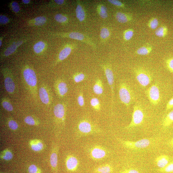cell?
I'll return each mask as SVG.
<instances>
[{
	"label": "cell",
	"mask_w": 173,
	"mask_h": 173,
	"mask_svg": "<svg viewBox=\"0 0 173 173\" xmlns=\"http://www.w3.org/2000/svg\"><path fill=\"white\" fill-rule=\"evenodd\" d=\"M23 76L28 88L35 94L37 89V79L34 71L30 67H26L23 70Z\"/></svg>",
	"instance_id": "6da1fadb"
},
{
	"label": "cell",
	"mask_w": 173,
	"mask_h": 173,
	"mask_svg": "<svg viewBox=\"0 0 173 173\" xmlns=\"http://www.w3.org/2000/svg\"><path fill=\"white\" fill-rule=\"evenodd\" d=\"M119 95L121 102L127 107H129L134 100L133 93L128 85L125 83L122 82L120 84Z\"/></svg>",
	"instance_id": "7a4b0ae2"
},
{
	"label": "cell",
	"mask_w": 173,
	"mask_h": 173,
	"mask_svg": "<svg viewBox=\"0 0 173 173\" xmlns=\"http://www.w3.org/2000/svg\"><path fill=\"white\" fill-rule=\"evenodd\" d=\"M78 136H86L99 133V130L89 120L83 119L79 122L77 127Z\"/></svg>",
	"instance_id": "3957f363"
},
{
	"label": "cell",
	"mask_w": 173,
	"mask_h": 173,
	"mask_svg": "<svg viewBox=\"0 0 173 173\" xmlns=\"http://www.w3.org/2000/svg\"><path fill=\"white\" fill-rule=\"evenodd\" d=\"M2 73L4 79L5 89L10 95L15 93L16 90V85L11 71L8 68H4L2 70Z\"/></svg>",
	"instance_id": "277c9868"
},
{
	"label": "cell",
	"mask_w": 173,
	"mask_h": 173,
	"mask_svg": "<svg viewBox=\"0 0 173 173\" xmlns=\"http://www.w3.org/2000/svg\"><path fill=\"white\" fill-rule=\"evenodd\" d=\"M55 35L81 41L86 44L91 46L94 49H96V46L90 37L82 33L77 32H71L68 33H57L54 34Z\"/></svg>",
	"instance_id": "5b68a950"
},
{
	"label": "cell",
	"mask_w": 173,
	"mask_h": 173,
	"mask_svg": "<svg viewBox=\"0 0 173 173\" xmlns=\"http://www.w3.org/2000/svg\"><path fill=\"white\" fill-rule=\"evenodd\" d=\"M122 145L125 148L132 150H137L145 149L150 145V140L144 139L136 141L120 140Z\"/></svg>",
	"instance_id": "8992f818"
},
{
	"label": "cell",
	"mask_w": 173,
	"mask_h": 173,
	"mask_svg": "<svg viewBox=\"0 0 173 173\" xmlns=\"http://www.w3.org/2000/svg\"><path fill=\"white\" fill-rule=\"evenodd\" d=\"M144 118V114L142 109L138 105L134 106L131 121L126 128L131 129L140 125Z\"/></svg>",
	"instance_id": "52a82bcc"
},
{
	"label": "cell",
	"mask_w": 173,
	"mask_h": 173,
	"mask_svg": "<svg viewBox=\"0 0 173 173\" xmlns=\"http://www.w3.org/2000/svg\"><path fill=\"white\" fill-rule=\"evenodd\" d=\"M134 74L137 80L143 87H146L152 81L151 75L145 70L136 69L134 71Z\"/></svg>",
	"instance_id": "ba28073f"
},
{
	"label": "cell",
	"mask_w": 173,
	"mask_h": 173,
	"mask_svg": "<svg viewBox=\"0 0 173 173\" xmlns=\"http://www.w3.org/2000/svg\"><path fill=\"white\" fill-rule=\"evenodd\" d=\"M146 92L147 96L151 104L156 105L160 102V92L157 84L153 85Z\"/></svg>",
	"instance_id": "9c48e42d"
},
{
	"label": "cell",
	"mask_w": 173,
	"mask_h": 173,
	"mask_svg": "<svg viewBox=\"0 0 173 173\" xmlns=\"http://www.w3.org/2000/svg\"><path fill=\"white\" fill-rule=\"evenodd\" d=\"M55 88L57 94L60 98L65 97L68 91L67 83L61 79H59L56 81L55 84Z\"/></svg>",
	"instance_id": "30bf717a"
},
{
	"label": "cell",
	"mask_w": 173,
	"mask_h": 173,
	"mask_svg": "<svg viewBox=\"0 0 173 173\" xmlns=\"http://www.w3.org/2000/svg\"><path fill=\"white\" fill-rule=\"evenodd\" d=\"M90 155L94 160H100L105 158L107 155L106 150L102 147L95 146L90 151Z\"/></svg>",
	"instance_id": "8fae6325"
},
{
	"label": "cell",
	"mask_w": 173,
	"mask_h": 173,
	"mask_svg": "<svg viewBox=\"0 0 173 173\" xmlns=\"http://www.w3.org/2000/svg\"><path fill=\"white\" fill-rule=\"evenodd\" d=\"M66 107L62 103H59L54 107V113L55 117L61 123L64 122L66 114Z\"/></svg>",
	"instance_id": "7c38bea8"
},
{
	"label": "cell",
	"mask_w": 173,
	"mask_h": 173,
	"mask_svg": "<svg viewBox=\"0 0 173 173\" xmlns=\"http://www.w3.org/2000/svg\"><path fill=\"white\" fill-rule=\"evenodd\" d=\"M76 47V45L74 44L67 45L60 53L55 64H57L66 59Z\"/></svg>",
	"instance_id": "4fadbf2b"
},
{
	"label": "cell",
	"mask_w": 173,
	"mask_h": 173,
	"mask_svg": "<svg viewBox=\"0 0 173 173\" xmlns=\"http://www.w3.org/2000/svg\"><path fill=\"white\" fill-rule=\"evenodd\" d=\"M103 68L104 69L108 82L111 89L113 102L114 96L113 86L114 82V78L113 71L110 66L107 65H103Z\"/></svg>",
	"instance_id": "5bb4252c"
},
{
	"label": "cell",
	"mask_w": 173,
	"mask_h": 173,
	"mask_svg": "<svg viewBox=\"0 0 173 173\" xmlns=\"http://www.w3.org/2000/svg\"><path fill=\"white\" fill-rule=\"evenodd\" d=\"M79 165L78 158L73 155L68 156L66 161V165L68 170L74 171L76 170Z\"/></svg>",
	"instance_id": "9a60e30c"
},
{
	"label": "cell",
	"mask_w": 173,
	"mask_h": 173,
	"mask_svg": "<svg viewBox=\"0 0 173 173\" xmlns=\"http://www.w3.org/2000/svg\"><path fill=\"white\" fill-rule=\"evenodd\" d=\"M39 95L41 102L44 104L48 105L50 103V92L45 86H42L39 90Z\"/></svg>",
	"instance_id": "2e32d148"
},
{
	"label": "cell",
	"mask_w": 173,
	"mask_h": 173,
	"mask_svg": "<svg viewBox=\"0 0 173 173\" xmlns=\"http://www.w3.org/2000/svg\"><path fill=\"white\" fill-rule=\"evenodd\" d=\"M23 43V41L14 42L4 51L2 55V58L7 57L15 52L17 48L22 45Z\"/></svg>",
	"instance_id": "e0dca14e"
},
{
	"label": "cell",
	"mask_w": 173,
	"mask_h": 173,
	"mask_svg": "<svg viewBox=\"0 0 173 173\" xmlns=\"http://www.w3.org/2000/svg\"><path fill=\"white\" fill-rule=\"evenodd\" d=\"M76 13V18L80 22H82L85 20L86 17L85 11L79 1L77 2Z\"/></svg>",
	"instance_id": "ac0fdd59"
},
{
	"label": "cell",
	"mask_w": 173,
	"mask_h": 173,
	"mask_svg": "<svg viewBox=\"0 0 173 173\" xmlns=\"http://www.w3.org/2000/svg\"><path fill=\"white\" fill-rule=\"evenodd\" d=\"M170 158L166 155H162L157 157L155 161L157 166L160 168L165 167L170 163Z\"/></svg>",
	"instance_id": "d6986e66"
},
{
	"label": "cell",
	"mask_w": 173,
	"mask_h": 173,
	"mask_svg": "<svg viewBox=\"0 0 173 173\" xmlns=\"http://www.w3.org/2000/svg\"><path fill=\"white\" fill-rule=\"evenodd\" d=\"M115 18L119 23H124L132 20L131 16L126 13L121 12H117L115 14Z\"/></svg>",
	"instance_id": "ffe728a7"
},
{
	"label": "cell",
	"mask_w": 173,
	"mask_h": 173,
	"mask_svg": "<svg viewBox=\"0 0 173 173\" xmlns=\"http://www.w3.org/2000/svg\"><path fill=\"white\" fill-rule=\"evenodd\" d=\"M93 90L95 94L98 95H102L104 92L102 82L99 79H97L93 87Z\"/></svg>",
	"instance_id": "44dd1931"
},
{
	"label": "cell",
	"mask_w": 173,
	"mask_h": 173,
	"mask_svg": "<svg viewBox=\"0 0 173 173\" xmlns=\"http://www.w3.org/2000/svg\"><path fill=\"white\" fill-rule=\"evenodd\" d=\"M30 145L32 149L35 151H39L43 148V144L42 142L38 139H34L30 142Z\"/></svg>",
	"instance_id": "7402d4cb"
},
{
	"label": "cell",
	"mask_w": 173,
	"mask_h": 173,
	"mask_svg": "<svg viewBox=\"0 0 173 173\" xmlns=\"http://www.w3.org/2000/svg\"><path fill=\"white\" fill-rule=\"evenodd\" d=\"M1 104L2 107L8 112H12L13 107L10 100L8 98L3 97L1 99Z\"/></svg>",
	"instance_id": "603a6c76"
},
{
	"label": "cell",
	"mask_w": 173,
	"mask_h": 173,
	"mask_svg": "<svg viewBox=\"0 0 173 173\" xmlns=\"http://www.w3.org/2000/svg\"><path fill=\"white\" fill-rule=\"evenodd\" d=\"M97 11L100 17L103 19H106L108 17L107 8L102 4H99L97 7Z\"/></svg>",
	"instance_id": "cb8c5ba5"
},
{
	"label": "cell",
	"mask_w": 173,
	"mask_h": 173,
	"mask_svg": "<svg viewBox=\"0 0 173 173\" xmlns=\"http://www.w3.org/2000/svg\"><path fill=\"white\" fill-rule=\"evenodd\" d=\"M173 123V110L168 113L165 118L163 125L164 128L169 127Z\"/></svg>",
	"instance_id": "d4e9b609"
},
{
	"label": "cell",
	"mask_w": 173,
	"mask_h": 173,
	"mask_svg": "<svg viewBox=\"0 0 173 173\" xmlns=\"http://www.w3.org/2000/svg\"><path fill=\"white\" fill-rule=\"evenodd\" d=\"M58 151V148L56 147L54 149V151L52 153L50 157L51 165L54 168H56L57 165Z\"/></svg>",
	"instance_id": "484cf974"
},
{
	"label": "cell",
	"mask_w": 173,
	"mask_h": 173,
	"mask_svg": "<svg viewBox=\"0 0 173 173\" xmlns=\"http://www.w3.org/2000/svg\"><path fill=\"white\" fill-rule=\"evenodd\" d=\"M112 171V167L109 164L100 166L95 170V172L97 173H111Z\"/></svg>",
	"instance_id": "4316f807"
},
{
	"label": "cell",
	"mask_w": 173,
	"mask_h": 173,
	"mask_svg": "<svg viewBox=\"0 0 173 173\" xmlns=\"http://www.w3.org/2000/svg\"><path fill=\"white\" fill-rule=\"evenodd\" d=\"M168 28L166 26H163L159 28L155 32V34L157 36L163 38L167 34Z\"/></svg>",
	"instance_id": "83f0119b"
},
{
	"label": "cell",
	"mask_w": 173,
	"mask_h": 173,
	"mask_svg": "<svg viewBox=\"0 0 173 173\" xmlns=\"http://www.w3.org/2000/svg\"><path fill=\"white\" fill-rule=\"evenodd\" d=\"M45 47V44L44 42L40 41L36 43L34 47V50L35 53L39 54L41 53L44 50Z\"/></svg>",
	"instance_id": "f1b7e54d"
},
{
	"label": "cell",
	"mask_w": 173,
	"mask_h": 173,
	"mask_svg": "<svg viewBox=\"0 0 173 173\" xmlns=\"http://www.w3.org/2000/svg\"><path fill=\"white\" fill-rule=\"evenodd\" d=\"M1 157L5 160L9 161L12 159L13 155L11 151L8 149H6L1 153Z\"/></svg>",
	"instance_id": "f546056e"
},
{
	"label": "cell",
	"mask_w": 173,
	"mask_h": 173,
	"mask_svg": "<svg viewBox=\"0 0 173 173\" xmlns=\"http://www.w3.org/2000/svg\"><path fill=\"white\" fill-rule=\"evenodd\" d=\"M152 50V48L150 47L143 46L138 50L137 53L140 55H146L149 54Z\"/></svg>",
	"instance_id": "4dcf8cb0"
},
{
	"label": "cell",
	"mask_w": 173,
	"mask_h": 173,
	"mask_svg": "<svg viewBox=\"0 0 173 173\" xmlns=\"http://www.w3.org/2000/svg\"><path fill=\"white\" fill-rule=\"evenodd\" d=\"M110 35V32L107 28L103 27L101 29L100 35L101 39L106 40L109 37Z\"/></svg>",
	"instance_id": "1f68e13d"
},
{
	"label": "cell",
	"mask_w": 173,
	"mask_h": 173,
	"mask_svg": "<svg viewBox=\"0 0 173 173\" xmlns=\"http://www.w3.org/2000/svg\"><path fill=\"white\" fill-rule=\"evenodd\" d=\"M33 24L36 26L44 25L46 22L47 19L44 17L40 16L35 18L32 20Z\"/></svg>",
	"instance_id": "d6a6232c"
},
{
	"label": "cell",
	"mask_w": 173,
	"mask_h": 173,
	"mask_svg": "<svg viewBox=\"0 0 173 173\" xmlns=\"http://www.w3.org/2000/svg\"><path fill=\"white\" fill-rule=\"evenodd\" d=\"M91 104L92 108L96 111H99L101 108V105L98 98L94 97L91 100Z\"/></svg>",
	"instance_id": "836d02e7"
},
{
	"label": "cell",
	"mask_w": 173,
	"mask_h": 173,
	"mask_svg": "<svg viewBox=\"0 0 173 173\" xmlns=\"http://www.w3.org/2000/svg\"><path fill=\"white\" fill-rule=\"evenodd\" d=\"M54 18L56 21L60 23H65L68 21V18L66 16L60 13L56 14Z\"/></svg>",
	"instance_id": "e575fe53"
},
{
	"label": "cell",
	"mask_w": 173,
	"mask_h": 173,
	"mask_svg": "<svg viewBox=\"0 0 173 173\" xmlns=\"http://www.w3.org/2000/svg\"><path fill=\"white\" fill-rule=\"evenodd\" d=\"M85 78V75L82 73H77L73 76L74 81L76 83L80 82L83 81Z\"/></svg>",
	"instance_id": "d590c367"
},
{
	"label": "cell",
	"mask_w": 173,
	"mask_h": 173,
	"mask_svg": "<svg viewBox=\"0 0 173 173\" xmlns=\"http://www.w3.org/2000/svg\"><path fill=\"white\" fill-rule=\"evenodd\" d=\"M158 171L164 173H170L173 172V162L169 163L164 168L159 169Z\"/></svg>",
	"instance_id": "8d00e7d4"
},
{
	"label": "cell",
	"mask_w": 173,
	"mask_h": 173,
	"mask_svg": "<svg viewBox=\"0 0 173 173\" xmlns=\"http://www.w3.org/2000/svg\"><path fill=\"white\" fill-rule=\"evenodd\" d=\"M134 35V31L131 29H128L124 31L123 33L124 39L126 41L131 39Z\"/></svg>",
	"instance_id": "74e56055"
},
{
	"label": "cell",
	"mask_w": 173,
	"mask_h": 173,
	"mask_svg": "<svg viewBox=\"0 0 173 173\" xmlns=\"http://www.w3.org/2000/svg\"><path fill=\"white\" fill-rule=\"evenodd\" d=\"M24 121L26 124L34 126L38 124L37 121L32 116L27 117L24 119Z\"/></svg>",
	"instance_id": "f35d334b"
},
{
	"label": "cell",
	"mask_w": 173,
	"mask_h": 173,
	"mask_svg": "<svg viewBox=\"0 0 173 173\" xmlns=\"http://www.w3.org/2000/svg\"><path fill=\"white\" fill-rule=\"evenodd\" d=\"M165 64L167 69L173 74V57L167 59L165 61Z\"/></svg>",
	"instance_id": "ab89813d"
},
{
	"label": "cell",
	"mask_w": 173,
	"mask_h": 173,
	"mask_svg": "<svg viewBox=\"0 0 173 173\" xmlns=\"http://www.w3.org/2000/svg\"><path fill=\"white\" fill-rule=\"evenodd\" d=\"M159 24V21L156 18H153L149 22V26L152 29H155Z\"/></svg>",
	"instance_id": "60d3db41"
},
{
	"label": "cell",
	"mask_w": 173,
	"mask_h": 173,
	"mask_svg": "<svg viewBox=\"0 0 173 173\" xmlns=\"http://www.w3.org/2000/svg\"><path fill=\"white\" fill-rule=\"evenodd\" d=\"M8 125L9 128L12 130H16L18 127L17 122L12 119L9 120L8 121Z\"/></svg>",
	"instance_id": "b9f144b4"
},
{
	"label": "cell",
	"mask_w": 173,
	"mask_h": 173,
	"mask_svg": "<svg viewBox=\"0 0 173 173\" xmlns=\"http://www.w3.org/2000/svg\"><path fill=\"white\" fill-rule=\"evenodd\" d=\"M12 10L15 13H17L20 11V8L18 3L16 2H13L11 4Z\"/></svg>",
	"instance_id": "7bdbcfd3"
},
{
	"label": "cell",
	"mask_w": 173,
	"mask_h": 173,
	"mask_svg": "<svg viewBox=\"0 0 173 173\" xmlns=\"http://www.w3.org/2000/svg\"><path fill=\"white\" fill-rule=\"evenodd\" d=\"M77 101L78 104L80 107H83L84 106V99L81 92L80 93L78 96Z\"/></svg>",
	"instance_id": "ee69618b"
},
{
	"label": "cell",
	"mask_w": 173,
	"mask_h": 173,
	"mask_svg": "<svg viewBox=\"0 0 173 173\" xmlns=\"http://www.w3.org/2000/svg\"><path fill=\"white\" fill-rule=\"evenodd\" d=\"M108 1L112 4L117 7L122 8L124 7V5L122 2L117 0H108Z\"/></svg>",
	"instance_id": "f6af8a7d"
},
{
	"label": "cell",
	"mask_w": 173,
	"mask_h": 173,
	"mask_svg": "<svg viewBox=\"0 0 173 173\" xmlns=\"http://www.w3.org/2000/svg\"><path fill=\"white\" fill-rule=\"evenodd\" d=\"M28 171L29 173H39L38 168L34 165H32L29 167Z\"/></svg>",
	"instance_id": "bcb514c9"
},
{
	"label": "cell",
	"mask_w": 173,
	"mask_h": 173,
	"mask_svg": "<svg viewBox=\"0 0 173 173\" xmlns=\"http://www.w3.org/2000/svg\"><path fill=\"white\" fill-rule=\"evenodd\" d=\"M9 21V19L6 16L3 15L0 16V24H5L8 23Z\"/></svg>",
	"instance_id": "7dc6e473"
},
{
	"label": "cell",
	"mask_w": 173,
	"mask_h": 173,
	"mask_svg": "<svg viewBox=\"0 0 173 173\" xmlns=\"http://www.w3.org/2000/svg\"><path fill=\"white\" fill-rule=\"evenodd\" d=\"M120 173H140L139 171L134 169H126L120 171Z\"/></svg>",
	"instance_id": "c3c4849f"
},
{
	"label": "cell",
	"mask_w": 173,
	"mask_h": 173,
	"mask_svg": "<svg viewBox=\"0 0 173 173\" xmlns=\"http://www.w3.org/2000/svg\"><path fill=\"white\" fill-rule=\"evenodd\" d=\"M173 108V97L171 98L167 104L166 111H167Z\"/></svg>",
	"instance_id": "681fc988"
},
{
	"label": "cell",
	"mask_w": 173,
	"mask_h": 173,
	"mask_svg": "<svg viewBox=\"0 0 173 173\" xmlns=\"http://www.w3.org/2000/svg\"><path fill=\"white\" fill-rule=\"evenodd\" d=\"M55 2L58 5H62L64 4L65 1L64 0H55Z\"/></svg>",
	"instance_id": "f907efd6"
},
{
	"label": "cell",
	"mask_w": 173,
	"mask_h": 173,
	"mask_svg": "<svg viewBox=\"0 0 173 173\" xmlns=\"http://www.w3.org/2000/svg\"><path fill=\"white\" fill-rule=\"evenodd\" d=\"M168 144L169 146L173 148V138L169 141Z\"/></svg>",
	"instance_id": "816d5d0a"
},
{
	"label": "cell",
	"mask_w": 173,
	"mask_h": 173,
	"mask_svg": "<svg viewBox=\"0 0 173 173\" xmlns=\"http://www.w3.org/2000/svg\"><path fill=\"white\" fill-rule=\"evenodd\" d=\"M22 2L24 4H27L29 3L31 1L30 0H22Z\"/></svg>",
	"instance_id": "f5cc1de1"
},
{
	"label": "cell",
	"mask_w": 173,
	"mask_h": 173,
	"mask_svg": "<svg viewBox=\"0 0 173 173\" xmlns=\"http://www.w3.org/2000/svg\"><path fill=\"white\" fill-rule=\"evenodd\" d=\"M2 45V39L1 38V39H0V47H1Z\"/></svg>",
	"instance_id": "db71d44e"
}]
</instances>
